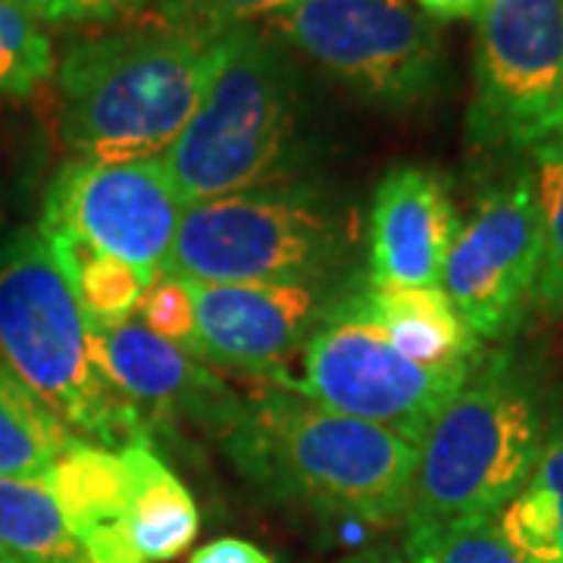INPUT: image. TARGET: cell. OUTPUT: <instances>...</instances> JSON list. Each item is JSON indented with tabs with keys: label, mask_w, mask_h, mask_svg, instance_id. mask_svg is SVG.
Instances as JSON below:
<instances>
[{
	"label": "cell",
	"mask_w": 563,
	"mask_h": 563,
	"mask_svg": "<svg viewBox=\"0 0 563 563\" xmlns=\"http://www.w3.org/2000/svg\"><path fill=\"white\" fill-rule=\"evenodd\" d=\"M54 73V47L22 0H0V101L29 98Z\"/></svg>",
	"instance_id": "cb8c5ba5"
},
{
	"label": "cell",
	"mask_w": 563,
	"mask_h": 563,
	"mask_svg": "<svg viewBox=\"0 0 563 563\" xmlns=\"http://www.w3.org/2000/svg\"><path fill=\"white\" fill-rule=\"evenodd\" d=\"M44 242L51 247L54 261L60 263L63 276L73 285L91 329H110L129 322V317L139 310L144 291L157 279L132 263L98 254L88 244L66 235H44Z\"/></svg>",
	"instance_id": "d6986e66"
},
{
	"label": "cell",
	"mask_w": 563,
	"mask_h": 563,
	"mask_svg": "<svg viewBox=\"0 0 563 563\" xmlns=\"http://www.w3.org/2000/svg\"><path fill=\"white\" fill-rule=\"evenodd\" d=\"M401 551L410 563H523L495 517L407 520Z\"/></svg>",
	"instance_id": "7402d4cb"
},
{
	"label": "cell",
	"mask_w": 563,
	"mask_h": 563,
	"mask_svg": "<svg viewBox=\"0 0 563 563\" xmlns=\"http://www.w3.org/2000/svg\"><path fill=\"white\" fill-rule=\"evenodd\" d=\"M69 439L73 435L60 417L0 361V476L44 479Z\"/></svg>",
	"instance_id": "ffe728a7"
},
{
	"label": "cell",
	"mask_w": 563,
	"mask_h": 563,
	"mask_svg": "<svg viewBox=\"0 0 563 563\" xmlns=\"http://www.w3.org/2000/svg\"><path fill=\"white\" fill-rule=\"evenodd\" d=\"M351 254L335 203L273 181L185 207L161 276L213 285H329Z\"/></svg>",
	"instance_id": "8992f818"
},
{
	"label": "cell",
	"mask_w": 563,
	"mask_h": 563,
	"mask_svg": "<svg viewBox=\"0 0 563 563\" xmlns=\"http://www.w3.org/2000/svg\"><path fill=\"white\" fill-rule=\"evenodd\" d=\"M495 523L523 563H563V417L551 422L532 476Z\"/></svg>",
	"instance_id": "ac0fdd59"
},
{
	"label": "cell",
	"mask_w": 563,
	"mask_h": 563,
	"mask_svg": "<svg viewBox=\"0 0 563 563\" xmlns=\"http://www.w3.org/2000/svg\"><path fill=\"white\" fill-rule=\"evenodd\" d=\"M0 544L22 563H85L60 504L41 479L0 476Z\"/></svg>",
	"instance_id": "44dd1931"
},
{
	"label": "cell",
	"mask_w": 563,
	"mask_h": 563,
	"mask_svg": "<svg viewBox=\"0 0 563 563\" xmlns=\"http://www.w3.org/2000/svg\"><path fill=\"white\" fill-rule=\"evenodd\" d=\"M563 132V0H488L476 20L466 135L532 151Z\"/></svg>",
	"instance_id": "9c48e42d"
},
{
	"label": "cell",
	"mask_w": 563,
	"mask_h": 563,
	"mask_svg": "<svg viewBox=\"0 0 563 563\" xmlns=\"http://www.w3.org/2000/svg\"><path fill=\"white\" fill-rule=\"evenodd\" d=\"M301 0H161L154 20L201 35H222L257 16H273Z\"/></svg>",
	"instance_id": "d4e9b609"
},
{
	"label": "cell",
	"mask_w": 563,
	"mask_h": 563,
	"mask_svg": "<svg viewBox=\"0 0 563 563\" xmlns=\"http://www.w3.org/2000/svg\"><path fill=\"white\" fill-rule=\"evenodd\" d=\"M198 317V357L291 391L288 363L339 291L329 285L185 282Z\"/></svg>",
	"instance_id": "7c38bea8"
},
{
	"label": "cell",
	"mask_w": 563,
	"mask_h": 563,
	"mask_svg": "<svg viewBox=\"0 0 563 563\" xmlns=\"http://www.w3.org/2000/svg\"><path fill=\"white\" fill-rule=\"evenodd\" d=\"M363 301L385 339L420 366L470 373L483 361L479 339L466 329L461 313L442 288L363 285Z\"/></svg>",
	"instance_id": "2e32d148"
},
{
	"label": "cell",
	"mask_w": 563,
	"mask_h": 563,
	"mask_svg": "<svg viewBox=\"0 0 563 563\" xmlns=\"http://www.w3.org/2000/svg\"><path fill=\"white\" fill-rule=\"evenodd\" d=\"M342 563H410L407 554L398 551V548H388V544H379V548H366V551H357L351 558H344Z\"/></svg>",
	"instance_id": "f546056e"
},
{
	"label": "cell",
	"mask_w": 563,
	"mask_h": 563,
	"mask_svg": "<svg viewBox=\"0 0 563 563\" xmlns=\"http://www.w3.org/2000/svg\"><path fill=\"white\" fill-rule=\"evenodd\" d=\"M220 35L151 20L76 41L57 66L60 135L81 161H154L198 113Z\"/></svg>",
	"instance_id": "7a4b0ae2"
},
{
	"label": "cell",
	"mask_w": 563,
	"mask_h": 563,
	"mask_svg": "<svg viewBox=\"0 0 563 563\" xmlns=\"http://www.w3.org/2000/svg\"><path fill=\"white\" fill-rule=\"evenodd\" d=\"M488 0H417L420 13H426L432 22H454V20H479Z\"/></svg>",
	"instance_id": "f1b7e54d"
},
{
	"label": "cell",
	"mask_w": 563,
	"mask_h": 563,
	"mask_svg": "<svg viewBox=\"0 0 563 563\" xmlns=\"http://www.w3.org/2000/svg\"><path fill=\"white\" fill-rule=\"evenodd\" d=\"M185 201L163 161H73L44 198L41 235H66L151 276L179 232Z\"/></svg>",
	"instance_id": "8fae6325"
},
{
	"label": "cell",
	"mask_w": 563,
	"mask_h": 563,
	"mask_svg": "<svg viewBox=\"0 0 563 563\" xmlns=\"http://www.w3.org/2000/svg\"><path fill=\"white\" fill-rule=\"evenodd\" d=\"M139 310L144 329H151L154 335L179 344L181 351L198 357V317H195V301H191V291L185 282L173 279V276H157L154 285L144 291Z\"/></svg>",
	"instance_id": "484cf974"
},
{
	"label": "cell",
	"mask_w": 563,
	"mask_h": 563,
	"mask_svg": "<svg viewBox=\"0 0 563 563\" xmlns=\"http://www.w3.org/2000/svg\"><path fill=\"white\" fill-rule=\"evenodd\" d=\"M298 361L295 395L354 420L376 422L413 444L473 373L429 369L404 357L369 317L363 285L332 298Z\"/></svg>",
	"instance_id": "ba28073f"
},
{
	"label": "cell",
	"mask_w": 563,
	"mask_h": 563,
	"mask_svg": "<svg viewBox=\"0 0 563 563\" xmlns=\"http://www.w3.org/2000/svg\"><path fill=\"white\" fill-rule=\"evenodd\" d=\"M301 81L279 41L235 25L217 41V69L198 113L166 151L185 207L285 181L298 163Z\"/></svg>",
	"instance_id": "277c9868"
},
{
	"label": "cell",
	"mask_w": 563,
	"mask_h": 563,
	"mask_svg": "<svg viewBox=\"0 0 563 563\" xmlns=\"http://www.w3.org/2000/svg\"><path fill=\"white\" fill-rule=\"evenodd\" d=\"M461 232L451 185L429 166L388 169L369 207V285L442 288L448 251Z\"/></svg>",
	"instance_id": "5bb4252c"
},
{
	"label": "cell",
	"mask_w": 563,
	"mask_h": 563,
	"mask_svg": "<svg viewBox=\"0 0 563 563\" xmlns=\"http://www.w3.org/2000/svg\"><path fill=\"white\" fill-rule=\"evenodd\" d=\"M529 179L542 220V273L536 285V303L563 317V132L529 151Z\"/></svg>",
	"instance_id": "603a6c76"
},
{
	"label": "cell",
	"mask_w": 563,
	"mask_h": 563,
	"mask_svg": "<svg viewBox=\"0 0 563 563\" xmlns=\"http://www.w3.org/2000/svg\"><path fill=\"white\" fill-rule=\"evenodd\" d=\"M225 454L269 498L369 526L407 517L417 444L285 388L244 401Z\"/></svg>",
	"instance_id": "6da1fadb"
},
{
	"label": "cell",
	"mask_w": 563,
	"mask_h": 563,
	"mask_svg": "<svg viewBox=\"0 0 563 563\" xmlns=\"http://www.w3.org/2000/svg\"><path fill=\"white\" fill-rule=\"evenodd\" d=\"M41 25H107L139 16L154 0H22Z\"/></svg>",
	"instance_id": "4316f807"
},
{
	"label": "cell",
	"mask_w": 563,
	"mask_h": 563,
	"mask_svg": "<svg viewBox=\"0 0 563 563\" xmlns=\"http://www.w3.org/2000/svg\"><path fill=\"white\" fill-rule=\"evenodd\" d=\"M548 429L536 379L510 351L483 357L417 442L407 520L498 517L532 476Z\"/></svg>",
	"instance_id": "5b68a950"
},
{
	"label": "cell",
	"mask_w": 563,
	"mask_h": 563,
	"mask_svg": "<svg viewBox=\"0 0 563 563\" xmlns=\"http://www.w3.org/2000/svg\"><path fill=\"white\" fill-rule=\"evenodd\" d=\"M542 220L529 173L492 185L448 251L442 291L479 342L510 339L536 303Z\"/></svg>",
	"instance_id": "30bf717a"
},
{
	"label": "cell",
	"mask_w": 563,
	"mask_h": 563,
	"mask_svg": "<svg viewBox=\"0 0 563 563\" xmlns=\"http://www.w3.org/2000/svg\"><path fill=\"white\" fill-rule=\"evenodd\" d=\"M91 342L103 376L125 401L139 407L147 426L191 420L210 432H220L222 439L239 420L244 398L195 354L154 335L141 322L91 329Z\"/></svg>",
	"instance_id": "4fadbf2b"
},
{
	"label": "cell",
	"mask_w": 563,
	"mask_h": 563,
	"mask_svg": "<svg viewBox=\"0 0 563 563\" xmlns=\"http://www.w3.org/2000/svg\"><path fill=\"white\" fill-rule=\"evenodd\" d=\"M132 466L135 495L125 523V542L135 563L176 561L188 551L201 529V514L191 492L161 461L157 448L147 439H135L120 448Z\"/></svg>",
	"instance_id": "e0dca14e"
},
{
	"label": "cell",
	"mask_w": 563,
	"mask_h": 563,
	"mask_svg": "<svg viewBox=\"0 0 563 563\" xmlns=\"http://www.w3.org/2000/svg\"><path fill=\"white\" fill-rule=\"evenodd\" d=\"M188 563H276L263 548L244 539H217L198 548Z\"/></svg>",
	"instance_id": "83f0119b"
},
{
	"label": "cell",
	"mask_w": 563,
	"mask_h": 563,
	"mask_svg": "<svg viewBox=\"0 0 563 563\" xmlns=\"http://www.w3.org/2000/svg\"><path fill=\"white\" fill-rule=\"evenodd\" d=\"M0 361L85 442L120 451L151 435L139 407L103 376L91 322L35 229L0 242Z\"/></svg>",
	"instance_id": "3957f363"
},
{
	"label": "cell",
	"mask_w": 563,
	"mask_h": 563,
	"mask_svg": "<svg viewBox=\"0 0 563 563\" xmlns=\"http://www.w3.org/2000/svg\"><path fill=\"white\" fill-rule=\"evenodd\" d=\"M0 563H22V561H20V558H13V554H10V551H7V548L0 544Z\"/></svg>",
	"instance_id": "4dcf8cb0"
},
{
	"label": "cell",
	"mask_w": 563,
	"mask_h": 563,
	"mask_svg": "<svg viewBox=\"0 0 563 563\" xmlns=\"http://www.w3.org/2000/svg\"><path fill=\"white\" fill-rule=\"evenodd\" d=\"M41 483L60 504L85 563H135L125 542L135 476L122 451L69 439Z\"/></svg>",
	"instance_id": "9a60e30c"
},
{
	"label": "cell",
	"mask_w": 563,
	"mask_h": 563,
	"mask_svg": "<svg viewBox=\"0 0 563 563\" xmlns=\"http://www.w3.org/2000/svg\"><path fill=\"white\" fill-rule=\"evenodd\" d=\"M269 35L388 113L439 101L448 79L439 25L407 0H301L269 16Z\"/></svg>",
	"instance_id": "52a82bcc"
}]
</instances>
